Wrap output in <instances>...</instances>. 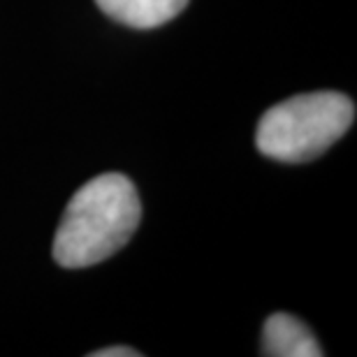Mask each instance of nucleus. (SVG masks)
I'll return each mask as SVG.
<instances>
[{
    "mask_svg": "<svg viewBox=\"0 0 357 357\" xmlns=\"http://www.w3.org/2000/svg\"><path fill=\"white\" fill-rule=\"evenodd\" d=\"M142 218L137 188L123 174H100L75 192L54 239V260L66 269L98 265L132 239Z\"/></svg>",
    "mask_w": 357,
    "mask_h": 357,
    "instance_id": "f257e3e1",
    "label": "nucleus"
},
{
    "mask_svg": "<svg viewBox=\"0 0 357 357\" xmlns=\"http://www.w3.org/2000/svg\"><path fill=\"white\" fill-rule=\"evenodd\" d=\"M353 100L337 91L295 96L262 114L255 146L262 155L281 162H306L325 153L351 130Z\"/></svg>",
    "mask_w": 357,
    "mask_h": 357,
    "instance_id": "f03ea898",
    "label": "nucleus"
},
{
    "mask_svg": "<svg viewBox=\"0 0 357 357\" xmlns=\"http://www.w3.org/2000/svg\"><path fill=\"white\" fill-rule=\"evenodd\" d=\"M262 355L269 357H320V344L302 320L288 313H271L262 330Z\"/></svg>",
    "mask_w": 357,
    "mask_h": 357,
    "instance_id": "7ed1b4c3",
    "label": "nucleus"
},
{
    "mask_svg": "<svg viewBox=\"0 0 357 357\" xmlns=\"http://www.w3.org/2000/svg\"><path fill=\"white\" fill-rule=\"evenodd\" d=\"M107 17L128 28L151 31L178 17L188 0H96Z\"/></svg>",
    "mask_w": 357,
    "mask_h": 357,
    "instance_id": "20e7f679",
    "label": "nucleus"
},
{
    "mask_svg": "<svg viewBox=\"0 0 357 357\" xmlns=\"http://www.w3.org/2000/svg\"><path fill=\"white\" fill-rule=\"evenodd\" d=\"M91 357H139V351H132L128 346H112V348H102V351L91 353Z\"/></svg>",
    "mask_w": 357,
    "mask_h": 357,
    "instance_id": "39448f33",
    "label": "nucleus"
}]
</instances>
